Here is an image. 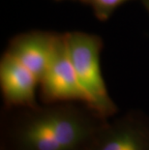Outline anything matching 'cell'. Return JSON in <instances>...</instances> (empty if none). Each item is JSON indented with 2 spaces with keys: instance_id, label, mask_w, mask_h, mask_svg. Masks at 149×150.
<instances>
[{
  "instance_id": "cell-7",
  "label": "cell",
  "mask_w": 149,
  "mask_h": 150,
  "mask_svg": "<svg viewBox=\"0 0 149 150\" xmlns=\"http://www.w3.org/2000/svg\"><path fill=\"white\" fill-rule=\"evenodd\" d=\"M126 1L127 0H90L95 13L101 18H107L117 7Z\"/></svg>"
},
{
  "instance_id": "cell-4",
  "label": "cell",
  "mask_w": 149,
  "mask_h": 150,
  "mask_svg": "<svg viewBox=\"0 0 149 150\" xmlns=\"http://www.w3.org/2000/svg\"><path fill=\"white\" fill-rule=\"evenodd\" d=\"M88 150H149V119L130 113L106 120Z\"/></svg>"
},
{
  "instance_id": "cell-8",
  "label": "cell",
  "mask_w": 149,
  "mask_h": 150,
  "mask_svg": "<svg viewBox=\"0 0 149 150\" xmlns=\"http://www.w3.org/2000/svg\"><path fill=\"white\" fill-rule=\"evenodd\" d=\"M148 6H149V0H148Z\"/></svg>"
},
{
  "instance_id": "cell-5",
  "label": "cell",
  "mask_w": 149,
  "mask_h": 150,
  "mask_svg": "<svg viewBox=\"0 0 149 150\" xmlns=\"http://www.w3.org/2000/svg\"><path fill=\"white\" fill-rule=\"evenodd\" d=\"M39 79L14 56L7 52L0 63V85L5 103L9 107H36V90Z\"/></svg>"
},
{
  "instance_id": "cell-1",
  "label": "cell",
  "mask_w": 149,
  "mask_h": 150,
  "mask_svg": "<svg viewBox=\"0 0 149 150\" xmlns=\"http://www.w3.org/2000/svg\"><path fill=\"white\" fill-rule=\"evenodd\" d=\"M25 108L5 126L1 150H88L107 120L65 103Z\"/></svg>"
},
{
  "instance_id": "cell-6",
  "label": "cell",
  "mask_w": 149,
  "mask_h": 150,
  "mask_svg": "<svg viewBox=\"0 0 149 150\" xmlns=\"http://www.w3.org/2000/svg\"><path fill=\"white\" fill-rule=\"evenodd\" d=\"M54 35L29 33L14 41L9 53L40 79L52 56Z\"/></svg>"
},
{
  "instance_id": "cell-3",
  "label": "cell",
  "mask_w": 149,
  "mask_h": 150,
  "mask_svg": "<svg viewBox=\"0 0 149 150\" xmlns=\"http://www.w3.org/2000/svg\"><path fill=\"white\" fill-rule=\"evenodd\" d=\"M40 86L46 103L78 102L87 106V98L70 58L66 35H54L52 56L40 79Z\"/></svg>"
},
{
  "instance_id": "cell-2",
  "label": "cell",
  "mask_w": 149,
  "mask_h": 150,
  "mask_svg": "<svg viewBox=\"0 0 149 150\" xmlns=\"http://www.w3.org/2000/svg\"><path fill=\"white\" fill-rule=\"evenodd\" d=\"M69 55L82 90L87 98V107L104 119L117 111L104 81L100 64L99 38L83 32L66 34Z\"/></svg>"
}]
</instances>
